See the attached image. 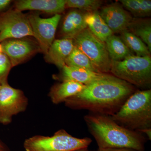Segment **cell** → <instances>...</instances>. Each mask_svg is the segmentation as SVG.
I'll return each instance as SVG.
<instances>
[{"label":"cell","mask_w":151,"mask_h":151,"mask_svg":"<svg viewBox=\"0 0 151 151\" xmlns=\"http://www.w3.org/2000/svg\"><path fill=\"white\" fill-rule=\"evenodd\" d=\"M136 91L129 83L111 73H102L64 103L73 110H88L94 114L112 116Z\"/></svg>","instance_id":"6da1fadb"},{"label":"cell","mask_w":151,"mask_h":151,"mask_svg":"<svg viewBox=\"0 0 151 151\" xmlns=\"http://www.w3.org/2000/svg\"><path fill=\"white\" fill-rule=\"evenodd\" d=\"M84 120L99 149L144 151L146 139L142 133L122 127L111 116L92 113L84 116Z\"/></svg>","instance_id":"7a4b0ae2"},{"label":"cell","mask_w":151,"mask_h":151,"mask_svg":"<svg viewBox=\"0 0 151 151\" xmlns=\"http://www.w3.org/2000/svg\"><path fill=\"white\" fill-rule=\"evenodd\" d=\"M116 123L139 132L151 128V89L136 91L117 113L110 116Z\"/></svg>","instance_id":"3957f363"},{"label":"cell","mask_w":151,"mask_h":151,"mask_svg":"<svg viewBox=\"0 0 151 151\" xmlns=\"http://www.w3.org/2000/svg\"><path fill=\"white\" fill-rule=\"evenodd\" d=\"M110 72L133 86L150 88L151 84V55H130L121 61H111Z\"/></svg>","instance_id":"277c9868"},{"label":"cell","mask_w":151,"mask_h":151,"mask_svg":"<svg viewBox=\"0 0 151 151\" xmlns=\"http://www.w3.org/2000/svg\"><path fill=\"white\" fill-rule=\"evenodd\" d=\"M92 142L90 138L75 137L60 129L51 137L36 135L29 138L24 147L26 151H74L88 147Z\"/></svg>","instance_id":"5b68a950"},{"label":"cell","mask_w":151,"mask_h":151,"mask_svg":"<svg viewBox=\"0 0 151 151\" xmlns=\"http://www.w3.org/2000/svg\"><path fill=\"white\" fill-rule=\"evenodd\" d=\"M74 46L89 58L100 73L110 72L111 60L105 42L101 41L86 28L73 39Z\"/></svg>","instance_id":"8992f818"},{"label":"cell","mask_w":151,"mask_h":151,"mask_svg":"<svg viewBox=\"0 0 151 151\" xmlns=\"http://www.w3.org/2000/svg\"><path fill=\"white\" fill-rule=\"evenodd\" d=\"M28 105V99L19 89L9 84L1 85L0 92V124H11L13 117L24 112Z\"/></svg>","instance_id":"52a82bcc"},{"label":"cell","mask_w":151,"mask_h":151,"mask_svg":"<svg viewBox=\"0 0 151 151\" xmlns=\"http://www.w3.org/2000/svg\"><path fill=\"white\" fill-rule=\"evenodd\" d=\"M29 36L33 32L27 15L14 8L0 15V42Z\"/></svg>","instance_id":"ba28073f"},{"label":"cell","mask_w":151,"mask_h":151,"mask_svg":"<svg viewBox=\"0 0 151 151\" xmlns=\"http://www.w3.org/2000/svg\"><path fill=\"white\" fill-rule=\"evenodd\" d=\"M1 44L2 53L9 58L13 67L26 62L41 52L39 44L33 37L9 39Z\"/></svg>","instance_id":"9c48e42d"},{"label":"cell","mask_w":151,"mask_h":151,"mask_svg":"<svg viewBox=\"0 0 151 151\" xmlns=\"http://www.w3.org/2000/svg\"><path fill=\"white\" fill-rule=\"evenodd\" d=\"M33 32V37L39 44L41 52L45 54L55 40L61 15L57 14L51 17L43 18L39 15L31 13L27 15Z\"/></svg>","instance_id":"30bf717a"},{"label":"cell","mask_w":151,"mask_h":151,"mask_svg":"<svg viewBox=\"0 0 151 151\" xmlns=\"http://www.w3.org/2000/svg\"><path fill=\"white\" fill-rule=\"evenodd\" d=\"M99 14L113 33H121L127 29L133 19L131 14L118 3L104 6Z\"/></svg>","instance_id":"8fae6325"},{"label":"cell","mask_w":151,"mask_h":151,"mask_svg":"<svg viewBox=\"0 0 151 151\" xmlns=\"http://www.w3.org/2000/svg\"><path fill=\"white\" fill-rule=\"evenodd\" d=\"M14 3V9L22 12L34 10L61 14L66 9V0H19Z\"/></svg>","instance_id":"7c38bea8"},{"label":"cell","mask_w":151,"mask_h":151,"mask_svg":"<svg viewBox=\"0 0 151 151\" xmlns=\"http://www.w3.org/2000/svg\"><path fill=\"white\" fill-rule=\"evenodd\" d=\"M74 47L73 39H55L45 54L46 62L56 65L61 69L65 65V61Z\"/></svg>","instance_id":"4fadbf2b"},{"label":"cell","mask_w":151,"mask_h":151,"mask_svg":"<svg viewBox=\"0 0 151 151\" xmlns=\"http://www.w3.org/2000/svg\"><path fill=\"white\" fill-rule=\"evenodd\" d=\"M85 13L73 9L68 12L63 19L60 35L61 38L73 39L87 27L84 20Z\"/></svg>","instance_id":"5bb4252c"},{"label":"cell","mask_w":151,"mask_h":151,"mask_svg":"<svg viewBox=\"0 0 151 151\" xmlns=\"http://www.w3.org/2000/svg\"><path fill=\"white\" fill-rule=\"evenodd\" d=\"M102 73L65 65L60 69L59 74L53 76V77L61 82L72 81L86 85L97 79Z\"/></svg>","instance_id":"9a60e30c"},{"label":"cell","mask_w":151,"mask_h":151,"mask_svg":"<svg viewBox=\"0 0 151 151\" xmlns=\"http://www.w3.org/2000/svg\"><path fill=\"white\" fill-rule=\"evenodd\" d=\"M84 86L74 81H61L52 86L48 96L53 104L64 103L68 98L81 92Z\"/></svg>","instance_id":"2e32d148"},{"label":"cell","mask_w":151,"mask_h":151,"mask_svg":"<svg viewBox=\"0 0 151 151\" xmlns=\"http://www.w3.org/2000/svg\"><path fill=\"white\" fill-rule=\"evenodd\" d=\"M84 20L89 30L101 41L105 42L113 34L98 11L85 13Z\"/></svg>","instance_id":"e0dca14e"},{"label":"cell","mask_w":151,"mask_h":151,"mask_svg":"<svg viewBox=\"0 0 151 151\" xmlns=\"http://www.w3.org/2000/svg\"><path fill=\"white\" fill-rule=\"evenodd\" d=\"M105 43L111 61H121L127 57L134 55L118 36L112 35Z\"/></svg>","instance_id":"ac0fdd59"},{"label":"cell","mask_w":151,"mask_h":151,"mask_svg":"<svg viewBox=\"0 0 151 151\" xmlns=\"http://www.w3.org/2000/svg\"><path fill=\"white\" fill-rule=\"evenodd\" d=\"M127 30L139 38L151 52V19L133 18Z\"/></svg>","instance_id":"d6986e66"},{"label":"cell","mask_w":151,"mask_h":151,"mask_svg":"<svg viewBox=\"0 0 151 151\" xmlns=\"http://www.w3.org/2000/svg\"><path fill=\"white\" fill-rule=\"evenodd\" d=\"M122 5L137 18H145L151 14L150 0H120Z\"/></svg>","instance_id":"ffe728a7"},{"label":"cell","mask_w":151,"mask_h":151,"mask_svg":"<svg viewBox=\"0 0 151 151\" xmlns=\"http://www.w3.org/2000/svg\"><path fill=\"white\" fill-rule=\"evenodd\" d=\"M120 37L132 52L136 55L145 56L151 55V52L147 45L139 38L134 35L128 30L120 33Z\"/></svg>","instance_id":"44dd1931"},{"label":"cell","mask_w":151,"mask_h":151,"mask_svg":"<svg viewBox=\"0 0 151 151\" xmlns=\"http://www.w3.org/2000/svg\"><path fill=\"white\" fill-rule=\"evenodd\" d=\"M65 65L100 73L87 56L75 46L66 60Z\"/></svg>","instance_id":"7402d4cb"},{"label":"cell","mask_w":151,"mask_h":151,"mask_svg":"<svg viewBox=\"0 0 151 151\" xmlns=\"http://www.w3.org/2000/svg\"><path fill=\"white\" fill-rule=\"evenodd\" d=\"M103 1L99 0H66V9L72 8L86 12L97 11L103 4Z\"/></svg>","instance_id":"603a6c76"},{"label":"cell","mask_w":151,"mask_h":151,"mask_svg":"<svg viewBox=\"0 0 151 151\" xmlns=\"http://www.w3.org/2000/svg\"><path fill=\"white\" fill-rule=\"evenodd\" d=\"M12 65L9 58L2 53L0 55V84L8 83V78Z\"/></svg>","instance_id":"cb8c5ba5"},{"label":"cell","mask_w":151,"mask_h":151,"mask_svg":"<svg viewBox=\"0 0 151 151\" xmlns=\"http://www.w3.org/2000/svg\"><path fill=\"white\" fill-rule=\"evenodd\" d=\"M14 2L11 0H0V15L10 9Z\"/></svg>","instance_id":"d4e9b609"},{"label":"cell","mask_w":151,"mask_h":151,"mask_svg":"<svg viewBox=\"0 0 151 151\" xmlns=\"http://www.w3.org/2000/svg\"><path fill=\"white\" fill-rule=\"evenodd\" d=\"M101 151H138L129 149H99Z\"/></svg>","instance_id":"484cf974"},{"label":"cell","mask_w":151,"mask_h":151,"mask_svg":"<svg viewBox=\"0 0 151 151\" xmlns=\"http://www.w3.org/2000/svg\"><path fill=\"white\" fill-rule=\"evenodd\" d=\"M139 132L140 133H144L147 135V137L148 138L149 140L151 139V128L150 129H145L141 130Z\"/></svg>","instance_id":"4316f807"},{"label":"cell","mask_w":151,"mask_h":151,"mask_svg":"<svg viewBox=\"0 0 151 151\" xmlns=\"http://www.w3.org/2000/svg\"><path fill=\"white\" fill-rule=\"evenodd\" d=\"M74 151H89L88 150V149L87 148H83L79 149V150H76Z\"/></svg>","instance_id":"83f0119b"},{"label":"cell","mask_w":151,"mask_h":151,"mask_svg":"<svg viewBox=\"0 0 151 151\" xmlns=\"http://www.w3.org/2000/svg\"><path fill=\"white\" fill-rule=\"evenodd\" d=\"M2 53V49L1 45V42H0V55Z\"/></svg>","instance_id":"f1b7e54d"},{"label":"cell","mask_w":151,"mask_h":151,"mask_svg":"<svg viewBox=\"0 0 151 151\" xmlns=\"http://www.w3.org/2000/svg\"><path fill=\"white\" fill-rule=\"evenodd\" d=\"M0 151H6L5 150L4 147V146L2 147L0 149Z\"/></svg>","instance_id":"f546056e"},{"label":"cell","mask_w":151,"mask_h":151,"mask_svg":"<svg viewBox=\"0 0 151 151\" xmlns=\"http://www.w3.org/2000/svg\"><path fill=\"white\" fill-rule=\"evenodd\" d=\"M2 146H3L2 144L0 142V149H1V148L2 147Z\"/></svg>","instance_id":"4dcf8cb0"},{"label":"cell","mask_w":151,"mask_h":151,"mask_svg":"<svg viewBox=\"0 0 151 151\" xmlns=\"http://www.w3.org/2000/svg\"><path fill=\"white\" fill-rule=\"evenodd\" d=\"M90 151H100V149H98V150H97Z\"/></svg>","instance_id":"1f68e13d"},{"label":"cell","mask_w":151,"mask_h":151,"mask_svg":"<svg viewBox=\"0 0 151 151\" xmlns=\"http://www.w3.org/2000/svg\"><path fill=\"white\" fill-rule=\"evenodd\" d=\"M1 85L0 84V92H1Z\"/></svg>","instance_id":"d6a6232c"}]
</instances>
